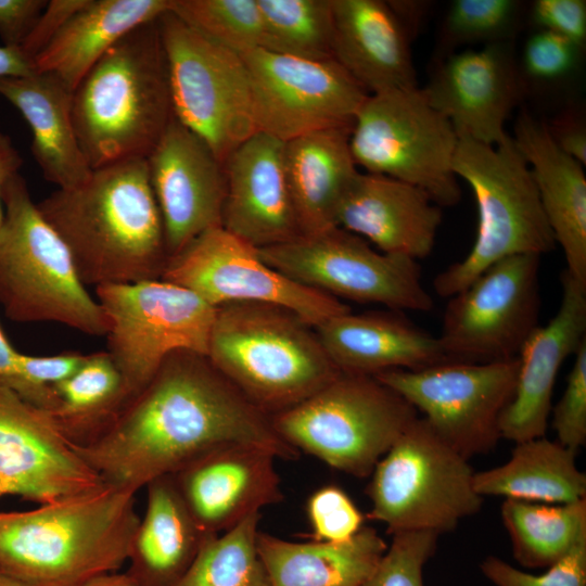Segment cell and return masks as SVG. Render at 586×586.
I'll return each instance as SVG.
<instances>
[{"mask_svg":"<svg viewBox=\"0 0 586 586\" xmlns=\"http://www.w3.org/2000/svg\"><path fill=\"white\" fill-rule=\"evenodd\" d=\"M276 459L263 447L233 444L196 458L171 475L199 527L218 535L283 499Z\"/></svg>","mask_w":586,"mask_h":586,"instance_id":"cell-21","label":"cell"},{"mask_svg":"<svg viewBox=\"0 0 586 586\" xmlns=\"http://www.w3.org/2000/svg\"><path fill=\"white\" fill-rule=\"evenodd\" d=\"M502 523L514 559L524 568H549L586 535V498L549 505L505 499Z\"/></svg>","mask_w":586,"mask_h":586,"instance_id":"cell-35","label":"cell"},{"mask_svg":"<svg viewBox=\"0 0 586 586\" xmlns=\"http://www.w3.org/2000/svg\"><path fill=\"white\" fill-rule=\"evenodd\" d=\"M76 586H139L126 572H111L90 578Z\"/></svg>","mask_w":586,"mask_h":586,"instance_id":"cell-53","label":"cell"},{"mask_svg":"<svg viewBox=\"0 0 586 586\" xmlns=\"http://www.w3.org/2000/svg\"><path fill=\"white\" fill-rule=\"evenodd\" d=\"M334 60L368 92L418 87L407 31L387 1L332 0Z\"/></svg>","mask_w":586,"mask_h":586,"instance_id":"cell-26","label":"cell"},{"mask_svg":"<svg viewBox=\"0 0 586 586\" xmlns=\"http://www.w3.org/2000/svg\"><path fill=\"white\" fill-rule=\"evenodd\" d=\"M421 89L458 136L496 145L508 136L505 124L522 84L510 48L497 42L443 56Z\"/></svg>","mask_w":586,"mask_h":586,"instance_id":"cell-20","label":"cell"},{"mask_svg":"<svg viewBox=\"0 0 586 586\" xmlns=\"http://www.w3.org/2000/svg\"><path fill=\"white\" fill-rule=\"evenodd\" d=\"M23 164L18 150L11 138L0 128V224L3 217L2 190L5 183L16 174Z\"/></svg>","mask_w":586,"mask_h":586,"instance_id":"cell-50","label":"cell"},{"mask_svg":"<svg viewBox=\"0 0 586 586\" xmlns=\"http://www.w3.org/2000/svg\"><path fill=\"white\" fill-rule=\"evenodd\" d=\"M525 158L565 270L586 283V176L578 161L558 148L547 124L522 112L513 136Z\"/></svg>","mask_w":586,"mask_h":586,"instance_id":"cell-27","label":"cell"},{"mask_svg":"<svg viewBox=\"0 0 586 586\" xmlns=\"http://www.w3.org/2000/svg\"><path fill=\"white\" fill-rule=\"evenodd\" d=\"M0 305L16 322H58L105 336L109 319L91 297L72 256L16 174L2 190Z\"/></svg>","mask_w":586,"mask_h":586,"instance_id":"cell-6","label":"cell"},{"mask_svg":"<svg viewBox=\"0 0 586 586\" xmlns=\"http://www.w3.org/2000/svg\"><path fill=\"white\" fill-rule=\"evenodd\" d=\"M361 586H423V569L433 557L438 534L430 531L400 532Z\"/></svg>","mask_w":586,"mask_h":586,"instance_id":"cell-40","label":"cell"},{"mask_svg":"<svg viewBox=\"0 0 586 586\" xmlns=\"http://www.w3.org/2000/svg\"><path fill=\"white\" fill-rule=\"evenodd\" d=\"M442 216L420 188L359 170L337 207L335 226L382 253L418 260L433 251Z\"/></svg>","mask_w":586,"mask_h":586,"instance_id":"cell-24","label":"cell"},{"mask_svg":"<svg viewBox=\"0 0 586 586\" xmlns=\"http://www.w3.org/2000/svg\"><path fill=\"white\" fill-rule=\"evenodd\" d=\"M578 49L564 37L540 29L525 44L524 68L537 79H558L572 71Z\"/></svg>","mask_w":586,"mask_h":586,"instance_id":"cell-44","label":"cell"},{"mask_svg":"<svg viewBox=\"0 0 586 586\" xmlns=\"http://www.w3.org/2000/svg\"><path fill=\"white\" fill-rule=\"evenodd\" d=\"M170 8L171 0H89L34 59L35 69L56 76L74 92L120 38Z\"/></svg>","mask_w":586,"mask_h":586,"instance_id":"cell-31","label":"cell"},{"mask_svg":"<svg viewBox=\"0 0 586 586\" xmlns=\"http://www.w3.org/2000/svg\"><path fill=\"white\" fill-rule=\"evenodd\" d=\"M540 257L500 259L449 297L437 336L448 361L488 364L519 356L538 327Z\"/></svg>","mask_w":586,"mask_h":586,"instance_id":"cell-14","label":"cell"},{"mask_svg":"<svg viewBox=\"0 0 586 586\" xmlns=\"http://www.w3.org/2000/svg\"><path fill=\"white\" fill-rule=\"evenodd\" d=\"M417 412L374 377L341 372L308 398L271 416V423L298 453L367 477Z\"/></svg>","mask_w":586,"mask_h":586,"instance_id":"cell-8","label":"cell"},{"mask_svg":"<svg viewBox=\"0 0 586 586\" xmlns=\"http://www.w3.org/2000/svg\"><path fill=\"white\" fill-rule=\"evenodd\" d=\"M351 130L330 128L283 143L285 174L301 234L336 227L337 207L359 173L349 149Z\"/></svg>","mask_w":586,"mask_h":586,"instance_id":"cell-29","label":"cell"},{"mask_svg":"<svg viewBox=\"0 0 586 586\" xmlns=\"http://www.w3.org/2000/svg\"><path fill=\"white\" fill-rule=\"evenodd\" d=\"M146 163L168 258L205 231L221 227L225 167L202 138L174 116Z\"/></svg>","mask_w":586,"mask_h":586,"instance_id":"cell-19","label":"cell"},{"mask_svg":"<svg viewBox=\"0 0 586 586\" xmlns=\"http://www.w3.org/2000/svg\"><path fill=\"white\" fill-rule=\"evenodd\" d=\"M519 359L444 362L420 370H390L374 378L405 398L433 431L468 460L501 438L500 418L511 403Z\"/></svg>","mask_w":586,"mask_h":586,"instance_id":"cell-15","label":"cell"},{"mask_svg":"<svg viewBox=\"0 0 586 586\" xmlns=\"http://www.w3.org/2000/svg\"><path fill=\"white\" fill-rule=\"evenodd\" d=\"M107 319V354L129 399L178 351L207 356L216 307L183 286L157 280L94 288Z\"/></svg>","mask_w":586,"mask_h":586,"instance_id":"cell-12","label":"cell"},{"mask_svg":"<svg viewBox=\"0 0 586 586\" xmlns=\"http://www.w3.org/2000/svg\"><path fill=\"white\" fill-rule=\"evenodd\" d=\"M260 512L209 535L187 572L173 586H269L257 551Z\"/></svg>","mask_w":586,"mask_h":586,"instance_id":"cell-37","label":"cell"},{"mask_svg":"<svg viewBox=\"0 0 586 586\" xmlns=\"http://www.w3.org/2000/svg\"><path fill=\"white\" fill-rule=\"evenodd\" d=\"M552 412L557 441L576 453L586 443V341L575 353L565 390Z\"/></svg>","mask_w":586,"mask_h":586,"instance_id":"cell-43","label":"cell"},{"mask_svg":"<svg viewBox=\"0 0 586 586\" xmlns=\"http://www.w3.org/2000/svg\"><path fill=\"white\" fill-rule=\"evenodd\" d=\"M480 569L496 586H586V535L539 575L521 571L495 556L486 557Z\"/></svg>","mask_w":586,"mask_h":586,"instance_id":"cell-41","label":"cell"},{"mask_svg":"<svg viewBox=\"0 0 586 586\" xmlns=\"http://www.w3.org/2000/svg\"><path fill=\"white\" fill-rule=\"evenodd\" d=\"M157 20L120 38L73 92L74 128L91 169L146 158L174 117Z\"/></svg>","mask_w":586,"mask_h":586,"instance_id":"cell-4","label":"cell"},{"mask_svg":"<svg viewBox=\"0 0 586 586\" xmlns=\"http://www.w3.org/2000/svg\"><path fill=\"white\" fill-rule=\"evenodd\" d=\"M282 141L260 131L228 157L221 227L256 249L301 235L283 160Z\"/></svg>","mask_w":586,"mask_h":586,"instance_id":"cell-22","label":"cell"},{"mask_svg":"<svg viewBox=\"0 0 586 586\" xmlns=\"http://www.w3.org/2000/svg\"><path fill=\"white\" fill-rule=\"evenodd\" d=\"M251 82L256 130L282 142L352 127L368 92L335 61L255 48L240 54Z\"/></svg>","mask_w":586,"mask_h":586,"instance_id":"cell-17","label":"cell"},{"mask_svg":"<svg viewBox=\"0 0 586 586\" xmlns=\"http://www.w3.org/2000/svg\"><path fill=\"white\" fill-rule=\"evenodd\" d=\"M0 586H35L22 579L0 572Z\"/></svg>","mask_w":586,"mask_h":586,"instance_id":"cell-54","label":"cell"},{"mask_svg":"<svg viewBox=\"0 0 586 586\" xmlns=\"http://www.w3.org/2000/svg\"><path fill=\"white\" fill-rule=\"evenodd\" d=\"M575 454L545 436L520 443L501 466L475 472L474 489L480 496L561 505L586 498V474Z\"/></svg>","mask_w":586,"mask_h":586,"instance_id":"cell-33","label":"cell"},{"mask_svg":"<svg viewBox=\"0 0 586 586\" xmlns=\"http://www.w3.org/2000/svg\"><path fill=\"white\" fill-rule=\"evenodd\" d=\"M89 0H50L40 13L21 49L35 59L58 35L64 25L80 11Z\"/></svg>","mask_w":586,"mask_h":586,"instance_id":"cell-46","label":"cell"},{"mask_svg":"<svg viewBox=\"0 0 586 586\" xmlns=\"http://www.w3.org/2000/svg\"><path fill=\"white\" fill-rule=\"evenodd\" d=\"M37 73L34 60L21 47L0 46V79L25 77Z\"/></svg>","mask_w":586,"mask_h":586,"instance_id":"cell-49","label":"cell"},{"mask_svg":"<svg viewBox=\"0 0 586 586\" xmlns=\"http://www.w3.org/2000/svg\"><path fill=\"white\" fill-rule=\"evenodd\" d=\"M547 127L558 148L585 165L586 131L582 117L575 112L563 113Z\"/></svg>","mask_w":586,"mask_h":586,"instance_id":"cell-48","label":"cell"},{"mask_svg":"<svg viewBox=\"0 0 586 586\" xmlns=\"http://www.w3.org/2000/svg\"><path fill=\"white\" fill-rule=\"evenodd\" d=\"M249 444L294 460L300 453L209 361L189 351L171 353L151 381L77 454L103 482L133 488L174 474L222 446Z\"/></svg>","mask_w":586,"mask_h":586,"instance_id":"cell-1","label":"cell"},{"mask_svg":"<svg viewBox=\"0 0 586 586\" xmlns=\"http://www.w3.org/2000/svg\"><path fill=\"white\" fill-rule=\"evenodd\" d=\"M207 358L270 417L300 404L341 373L313 326L289 309L265 303L217 307Z\"/></svg>","mask_w":586,"mask_h":586,"instance_id":"cell-5","label":"cell"},{"mask_svg":"<svg viewBox=\"0 0 586 586\" xmlns=\"http://www.w3.org/2000/svg\"><path fill=\"white\" fill-rule=\"evenodd\" d=\"M386 548L369 526L342 543L291 542L260 531L257 535L269 586H361Z\"/></svg>","mask_w":586,"mask_h":586,"instance_id":"cell-32","label":"cell"},{"mask_svg":"<svg viewBox=\"0 0 586 586\" xmlns=\"http://www.w3.org/2000/svg\"><path fill=\"white\" fill-rule=\"evenodd\" d=\"M20 352L14 349L0 327V383L14 390L18 381Z\"/></svg>","mask_w":586,"mask_h":586,"instance_id":"cell-52","label":"cell"},{"mask_svg":"<svg viewBox=\"0 0 586 586\" xmlns=\"http://www.w3.org/2000/svg\"><path fill=\"white\" fill-rule=\"evenodd\" d=\"M161 280L191 290L216 308L230 303L280 306L314 328L349 311L340 300L273 269L255 246L222 227L205 231L168 258Z\"/></svg>","mask_w":586,"mask_h":586,"instance_id":"cell-16","label":"cell"},{"mask_svg":"<svg viewBox=\"0 0 586 586\" xmlns=\"http://www.w3.org/2000/svg\"><path fill=\"white\" fill-rule=\"evenodd\" d=\"M533 18L544 30L555 33L582 47L586 39V2L584 0H537Z\"/></svg>","mask_w":586,"mask_h":586,"instance_id":"cell-45","label":"cell"},{"mask_svg":"<svg viewBox=\"0 0 586 586\" xmlns=\"http://www.w3.org/2000/svg\"><path fill=\"white\" fill-rule=\"evenodd\" d=\"M262 49L313 61L334 60L332 0H257Z\"/></svg>","mask_w":586,"mask_h":586,"instance_id":"cell-36","label":"cell"},{"mask_svg":"<svg viewBox=\"0 0 586 586\" xmlns=\"http://www.w3.org/2000/svg\"><path fill=\"white\" fill-rule=\"evenodd\" d=\"M453 170L473 191L477 230L468 255L434 278L438 296L449 298L500 259L555 249L532 171L510 135L496 145L458 136Z\"/></svg>","mask_w":586,"mask_h":586,"instance_id":"cell-7","label":"cell"},{"mask_svg":"<svg viewBox=\"0 0 586 586\" xmlns=\"http://www.w3.org/2000/svg\"><path fill=\"white\" fill-rule=\"evenodd\" d=\"M474 473L469 460L418 417L370 474L368 518L384 523L392 535L450 532L482 507Z\"/></svg>","mask_w":586,"mask_h":586,"instance_id":"cell-9","label":"cell"},{"mask_svg":"<svg viewBox=\"0 0 586 586\" xmlns=\"http://www.w3.org/2000/svg\"><path fill=\"white\" fill-rule=\"evenodd\" d=\"M170 11L206 39L238 54L262 46L257 0H171Z\"/></svg>","mask_w":586,"mask_h":586,"instance_id":"cell-38","label":"cell"},{"mask_svg":"<svg viewBox=\"0 0 586 586\" xmlns=\"http://www.w3.org/2000/svg\"><path fill=\"white\" fill-rule=\"evenodd\" d=\"M257 251L267 265L291 280L337 300L397 311L433 307L417 260L382 253L340 227Z\"/></svg>","mask_w":586,"mask_h":586,"instance_id":"cell-13","label":"cell"},{"mask_svg":"<svg viewBox=\"0 0 586 586\" xmlns=\"http://www.w3.org/2000/svg\"><path fill=\"white\" fill-rule=\"evenodd\" d=\"M311 540L342 543L364 527L365 517L351 497L336 485L315 491L306 505Z\"/></svg>","mask_w":586,"mask_h":586,"instance_id":"cell-42","label":"cell"},{"mask_svg":"<svg viewBox=\"0 0 586 586\" xmlns=\"http://www.w3.org/2000/svg\"><path fill=\"white\" fill-rule=\"evenodd\" d=\"M334 366L344 373L374 377L390 370H420L448 362L437 336L399 311L334 316L315 327Z\"/></svg>","mask_w":586,"mask_h":586,"instance_id":"cell-25","label":"cell"},{"mask_svg":"<svg viewBox=\"0 0 586 586\" xmlns=\"http://www.w3.org/2000/svg\"><path fill=\"white\" fill-rule=\"evenodd\" d=\"M37 207L85 286L161 279L168 256L146 158L94 168L85 182L56 189Z\"/></svg>","mask_w":586,"mask_h":586,"instance_id":"cell-2","label":"cell"},{"mask_svg":"<svg viewBox=\"0 0 586 586\" xmlns=\"http://www.w3.org/2000/svg\"><path fill=\"white\" fill-rule=\"evenodd\" d=\"M457 144L454 126L419 87L369 94L349 135L358 169L413 184L441 207L461 199L453 170Z\"/></svg>","mask_w":586,"mask_h":586,"instance_id":"cell-10","label":"cell"},{"mask_svg":"<svg viewBox=\"0 0 586 586\" xmlns=\"http://www.w3.org/2000/svg\"><path fill=\"white\" fill-rule=\"evenodd\" d=\"M52 387L58 404L49 415L76 446L100 434L129 400L124 380L107 352L86 355L71 377Z\"/></svg>","mask_w":586,"mask_h":586,"instance_id":"cell-34","label":"cell"},{"mask_svg":"<svg viewBox=\"0 0 586 586\" xmlns=\"http://www.w3.org/2000/svg\"><path fill=\"white\" fill-rule=\"evenodd\" d=\"M47 3V0H0L3 46L21 47Z\"/></svg>","mask_w":586,"mask_h":586,"instance_id":"cell-47","label":"cell"},{"mask_svg":"<svg viewBox=\"0 0 586 586\" xmlns=\"http://www.w3.org/2000/svg\"><path fill=\"white\" fill-rule=\"evenodd\" d=\"M146 507L132 538L126 573L139 586H173L207 538L171 474L145 485Z\"/></svg>","mask_w":586,"mask_h":586,"instance_id":"cell-30","label":"cell"},{"mask_svg":"<svg viewBox=\"0 0 586 586\" xmlns=\"http://www.w3.org/2000/svg\"><path fill=\"white\" fill-rule=\"evenodd\" d=\"M0 95L31 129V154L44 179L69 189L85 182L92 169L80 148L72 116L73 91L56 76L35 73L0 79Z\"/></svg>","mask_w":586,"mask_h":586,"instance_id":"cell-28","label":"cell"},{"mask_svg":"<svg viewBox=\"0 0 586 586\" xmlns=\"http://www.w3.org/2000/svg\"><path fill=\"white\" fill-rule=\"evenodd\" d=\"M138 491L103 482L27 511L0 512V572L35 586H76L127 562Z\"/></svg>","mask_w":586,"mask_h":586,"instance_id":"cell-3","label":"cell"},{"mask_svg":"<svg viewBox=\"0 0 586 586\" xmlns=\"http://www.w3.org/2000/svg\"><path fill=\"white\" fill-rule=\"evenodd\" d=\"M175 118L225 165L256 130L250 76L240 54L196 33L170 10L157 20Z\"/></svg>","mask_w":586,"mask_h":586,"instance_id":"cell-11","label":"cell"},{"mask_svg":"<svg viewBox=\"0 0 586 586\" xmlns=\"http://www.w3.org/2000/svg\"><path fill=\"white\" fill-rule=\"evenodd\" d=\"M560 280L559 309L523 344L515 392L500 418L501 438L514 443L545 436L560 367L586 341V283L565 269Z\"/></svg>","mask_w":586,"mask_h":586,"instance_id":"cell-23","label":"cell"},{"mask_svg":"<svg viewBox=\"0 0 586 586\" xmlns=\"http://www.w3.org/2000/svg\"><path fill=\"white\" fill-rule=\"evenodd\" d=\"M519 9L520 2L513 0H456L445 17L444 43L450 47L504 42L514 26Z\"/></svg>","mask_w":586,"mask_h":586,"instance_id":"cell-39","label":"cell"},{"mask_svg":"<svg viewBox=\"0 0 586 586\" xmlns=\"http://www.w3.org/2000/svg\"><path fill=\"white\" fill-rule=\"evenodd\" d=\"M102 483L47 411L0 383V497L44 505Z\"/></svg>","mask_w":586,"mask_h":586,"instance_id":"cell-18","label":"cell"},{"mask_svg":"<svg viewBox=\"0 0 586 586\" xmlns=\"http://www.w3.org/2000/svg\"><path fill=\"white\" fill-rule=\"evenodd\" d=\"M387 3L412 40L425 16L429 7L428 2L392 0L387 1Z\"/></svg>","mask_w":586,"mask_h":586,"instance_id":"cell-51","label":"cell"}]
</instances>
